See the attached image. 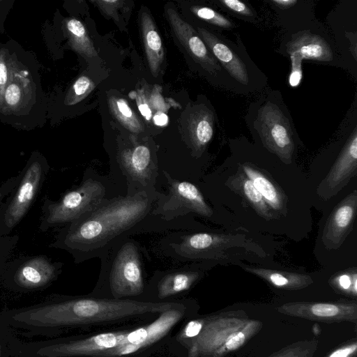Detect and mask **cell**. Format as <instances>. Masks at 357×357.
<instances>
[{
	"label": "cell",
	"instance_id": "cell-34",
	"mask_svg": "<svg viewBox=\"0 0 357 357\" xmlns=\"http://www.w3.org/2000/svg\"><path fill=\"white\" fill-rule=\"evenodd\" d=\"M136 100L138 109L142 115L144 116L146 120H150L152 117V112L149 107L143 91H139Z\"/></svg>",
	"mask_w": 357,
	"mask_h": 357
},
{
	"label": "cell",
	"instance_id": "cell-11",
	"mask_svg": "<svg viewBox=\"0 0 357 357\" xmlns=\"http://www.w3.org/2000/svg\"><path fill=\"white\" fill-rule=\"evenodd\" d=\"M166 14L175 36L195 61L210 73L220 72L221 66L195 29L181 19L173 8L167 7Z\"/></svg>",
	"mask_w": 357,
	"mask_h": 357
},
{
	"label": "cell",
	"instance_id": "cell-35",
	"mask_svg": "<svg viewBox=\"0 0 357 357\" xmlns=\"http://www.w3.org/2000/svg\"><path fill=\"white\" fill-rule=\"evenodd\" d=\"M245 335L238 332L231 336L225 343L226 347L229 350H234L243 344L245 341Z\"/></svg>",
	"mask_w": 357,
	"mask_h": 357
},
{
	"label": "cell",
	"instance_id": "cell-27",
	"mask_svg": "<svg viewBox=\"0 0 357 357\" xmlns=\"http://www.w3.org/2000/svg\"><path fill=\"white\" fill-rule=\"evenodd\" d=\"M291 59V72L289 77V85L296 87L299 85L302 79V60L294 54H289Z\"/></svg>",
	"mask_w": 357,
	"mask_h": 357
},
{
	"label": "cell",
	"instance_id": "cell-28",
	"mask_svg": "<svg viewBox=\"0 0 357 357\" xmlns=\"http://www.w3.org/2000/svg\"><path fill=\"white\" fill-rule=\"evenodd\" d=\"M202 326V323L199 320L190 321L183 327L178 334L177 337L178 340L183 343L186 340L196 337L201 332Z\"/></svg>",
	"mask_w": 357,
	"mask_h": 357
},
{
	"label": "cell",
	"instance_id": "cell-8",
	"mask_svg": "<svg viewBox=\"0 0 357 357\" xmlns=\"http://www.w3.org/2000/svg\"><path fill=\"white\" fill-rule=\"evenodd\" d=\"M169 193L160 198L157 208L153 211L155 215H162L166 219L193 212L204 217H211L213 210L206 202L199 190L188 181L173 179L164 172Z\"/></svg>",
	"mask_w": 357,
	"mask_h": 357
},
{
	"label": "cell",
	"instance_id": "cell-40",
	"mask_svg": "<svg viewBox=\"0 0 357 357\" xmlns=\"http://www.w3.org/2000/svg\"><path fill=\"white\" fill-rule=\"evenodd\" d=\"M1 344H0V357H1Z\"/></svg>",
	"mask_w": 357,
	"mask_h": 357
},
{
	"label": "cell",
	"instance_id": "cell-33",
	"mask_svg": "<svg viewBox=\"0 0 357 357\" xmlns=\"http://www.w3.org/2000/svg\"><path fill=\"white\" fill-rule=\"evenodd\" d=\"M21 97V91L18 85L10 84L6 89L5 100L11 106L18 103Z\"/></svg>",
	"mask_w": 357,
	"mask_h": 357
},
{
	"label": "cell",
	"instance_id": "cell-38",
	"mask_svg": "<svg viewBox=\"0 0 357 357\" xmlns=\"http://www.w3.org/2000/svg\"><path fill=\"white\" fill-rule=\"evenodd\" d=\"M271 2L281 8H288L294 6L298 1L296 0H273Z\"/></svg>",
	"mask_w": 357,
	"mask_h": 357
},
{
	"label": "cell",
	"instance_id": "cell-10",
	"mask_svg": "<svg viewBox=\"0 0 357 357\" xmlns=\"http://www.w3.org/2000/svg\"><path fill=\"white\" fill-rule=\"evenodd\" d=\"M357 174V132L354 128L329 172L317 186L324 200L336 195Z\"/></svg>",
	"mask_w": 357,
	"mask_h": 357
},
{
	"label": "cell",
	"instance_id": "cell-31",
	"mask_svg": "<svg viewBox=\"0 0 357 357\" xmlns=\"http://www.w3.org/2000/svg\"><path fill=\"white\" fill-rule=\"evenodd\" d=\"M311 310L318 317H333L337 314L338 307L332 304L317 303L312 306Z\"/></svg>",
	"mask_w": 357,
	"mask_h": 357
},
{
	"label": "cell",
	"instance_id": "cell-3",
	"mask_svg": "<svg viewBox=\"0 0 357 357\" xmlns=\"http://www.w3.org/2000/svg\"><path fill=\"white\" fill-rule=\"evenodd\" d=\"M184 307L168 310L149 325L132 331L98 333L84 339L39 349L43 357H123L147 347L162 338L182 319Z\"/></svg>",
	"mask_w": 357,
	"mask_h": 357
},
{
	"label": "cell",
	"instance_id": "cell-5",
	"mask_svg": "<svg viewBox=\"0 0 357 357\" xmlns=\"http://www.w3.org/2000/svg\"><path fill=\"white\" fill-rule=\"evenodd\" d=\"M255 127L263 145L280 160L289 165L295 149L290 119L279 105L266 101L258 109Z\"/></svg>",
	"mask_w": 357,
	"mask_h": 357
},
{
	"label": "cell",
	"instance_id": "cell-25",
	"mask_svg": "<svg viewBox=\"0 0 357 357\" xmlns=\"http://www.w3.org/2000/svg\"><path fill=\"white\" fill-rule=\"evenodd\" d=\"M192 12L197 17L217 27L231 29L234 26L230 20L211 8L195 6L192 8Z\"/></svg>",
	"mask_w": 357,
	"mask_h": 357
},
{
	"label": "cell",
	"instance_id": "cell-29",
	"mask_svg": "<svg viewBox=\"0 0 357 357\" xmlns=\"http://www.w3.org/2000/svg\"><path fill=\"white\" fill-rule=\"evenodd\" d=\"M220 2L236 14L246 17L253 16L252 11L244 2L238 0H220Z\"/></svg>",
	"mask_w": 357,
	"mask_h": 357
},
{
	"label": "cell",
	"instance_id": "cell-24",
	"mask_svg": "<svg viewBox=\"0 0 357 357\" xmlns=\"http://www.w3.org/2000/svg\"><path fill=\"white\" fill-rule=\"evenodd\" d=\"M109 107L116 119L132 132H140L143 130L137 116L123 98L112 96L109 99Z\"/></svg>",
	"mask_w": 357,
	"mask_h": 357
},
{
	"label": "cell",
	"instance_id": "cell-9",
	"mask_svg": "<svg viewBox=\"0 0 357 357\" xmlns=\"http://www.w3.org/2000/svg\"><path fill=\"white\" fill-rule=\"evenodd\" d=\"M198 34L221 67L237 82H251V62L240 53L234 44L206 29L198 27Z\"/></svg>",
	"mask_w": 357,
	"mask_h": 357
},
{
	"label": "cell",
	"instance_id": "cell-32",
	"mask_svg": "<svg viewBox=\"0 0 357 357\" xmlns=\"http://www.w3.org/2000/svg\"><path fill=\"white\" fill-rule=\"evenodd\" d=\"M99 8L107 15L113 17H116V12L117 8H120L123 1H96Z\"/></svg>",
	"mask_w": 357,
	"mask_h": 357
},
{
	"label": "cell",
	"instance_id": "cell-30",
	"mask_svg": "<svg viewBox=\"0 0 357 357\" xmlns=\"http://www.w3.org/2000/svg\"><path fill=\"white\" fill-rule=\"evenodd\" d=\"M357 274L356 268L354 270L346 271L340 273L335 280L338 284L344 289H348L351 286L356 289Z\"/></svg>",
	"mask_w": 357,
	"mask_h": 357
},
{
	"label": "cell",
	"instance_id": "cell-12",
	"mask_svg": "<svg viewBox=\"0 0 357 357\" xmlns=\"http://www.w3.org/2000/svg\"><path fill=\"white\" fill-rule=\"evenodd\" d=\"M357 211V191L340 202L331 213L322 232L321 241L328 250H337L351 231Z\"/></svg>",
	"mask_w": 357,
	"mask_h": 357
},
{
	"label": "cell",
	"instance_id": "cell-13",
	"mask_svg": "<svg viewBox=\"0 0 357 357\" xmlns=\"http://www.w3.org/2000/svg\"><path fill=\"white\" fill-rule=\"evenodd\" d=\"M41 174V165L37 162L26 171L17 192L5 214V223L8 227H14L26 213L38 188Z\"/></svg>",
	"mask_w": 357,
	"mask_h": 357
},
{
	"label": "cell",
	"instance_id": "cell-6",
	"mask_svg": "<svg viewBox=\"0 0 357 357\" xmlns=\"http://www.w3.org/2000/svg\"><path fill=\"white\" fill-rule=\"evenodd\" d=\"M106 189L99 181L88 178L73 190L49 207L47 222L51 224L73 222L94 209L105 199Z\"/></svg>",
	"mask_w": 357,
	"mask_h": 357
},
{
	"label": "cell",
	"instance_id": "cell-20",
	"mask_svg": "<svg viewBox=\"0 0 357 357\" xmlns=\"http://www.w3.org/2000/svg\"><path fill=\"white\" fill-rule=\"evenodd\" d=\"M214 118L206 107H200L189 119L188 132L193 147L197 151L204 149L213 135Z\"/></svg>",
	"mask_w": 357,
	"mask_h": 357
},
{
	"label": "cell",
	"instance_id": "cell-39",
	"mask_svg": "<svg viewBox=\"0 0 357 357\" xmlns=\"http://www.w3.org/2000/svg\"><path fill=\"white\" fill-rule=\"evenodd\" d=\"M7 81V69L3 62H0V85H4Z\"/></svg>",
	"mask_w": 357,
	"mask_h": 357
},
{
	"label": "cell",
	"instance_id": "cell-18",
	"mask_svg": "<svg viewBox=\"0 0 357 357\" xmlns=\"http://www.w3.org/2000/svg\"><path fill=\"white\" fill-rule=\"evenodd\" d=\"M227 184L233 191L241 195L261 218L266 220L278 218L252 182L242 171H238L234 176L228 180Z\"/></svg>",
	"mask_w": 357,
	"mask_h": 357
},
{
	"label": "cell",
	"instance_id": "cell-17",
	"mask_svg": "<svg viewBox=\"0 0 357 357\" xmlns=\"http://www.w3.org/2000/svg\"><path fill=\"white\" fill-rule=\"evenodd\" d=\"M141 28L149 66L152 75L157 77L164 60V49L155 24L147 11H142Z\"/></svg>",
	"mask_w": 357,
	"mask_h": 357
},
{
	"label": "cell",
	"instance_id": "cell-14",
	"mask_svg": "<svg viewBox=\"0 0 357 357\" xmlns=\"http://www.w3.org/2000/svg\"><path fill=\"white\" fill-rule=\"evenodd\" d=\"M120 165L132 181H138L146 188L156 175L151 151L145 145L123 150L120 155Z\"/></svg>",
	"mask_w": 357,
	"mask_h": 357
},
{
	"label": "cell",
	"instance_id": "cell-16",
	"mask_svg": "<svg viewBox=\"0 0 357 357\" xmlns=\"http://www.w3.org/2000/svg\"><path fill=\"white\" fill-rule=\"evenodd\" d=\"M241 167V171L252 182L269 207L278 214L286 215L287 197L280 188L263 172L250 163L245 162Z\"/></svg>",
	"mask_w": 357,
	"mask_h": 357
},
{
	"label": "cell",
	"instance_id": "cell-36",
	"mask_svg": "<svg viewBox=\"0 0 357 357\" xmlns=\"http://www.w3.org/2000/svg\"><path fill=\"white\" fill-rule=\"evenodd\" d=\"M154 123L157 126H163L167 124L168 117L167 114L162 112H157L153 116Z\"/></svg>",
	"mask_w": 357,
	"mask_h": 357
},
{
	"label": "cell",
	"instance_id": "cell-22",
	"mask_svg": "<svg viewBox=\"0 0 357 357\" xmlns=\"http://www.w3.org/2000/svg\"><path fill=\"white\" fill-rule=\"evenodd\" d=\"M248 272L259 275L276 287H291L307 282L309 277L305 275L264 268L256 266H243Z\"/></svg>",
	"mask_w": 357,
	"mask_h": 357
},
{
	"label": "cell",
	"instance_id": "cell-21",
	"mask_svg": "<svg viewBox=\"0 0 357 357\" xmlns=\"http://www.w3.org/2000/svg\"><path fill=\"white\" fill-rule=\"evenodd\" d=\"M199 273L191 269H179L165 273L158 284V296L164 299L188 290L198 280Z\"/></svg>",
	"mask_w": 357,
	"mask_h": 357
},
{
	"label": "cell",
	"instance_id": "cell-4",
	"mask_svg": "<svg viewBox=\"0 0 357 357\" xmlns=\"http://www.w3.org/2000/svg\"><path fill=\"white\" fill-rule=\"evenodd\" d=\"M137 243L132 240L117 241L102 257L108 268V283L115 298L137 296L144 290L142 264Z\"/></svg>",
	"mask_w": 357,
	"mask_h": 357
},
{
	"label": "cell",
	"instance_id": "cell-19",
	"mask_svg": "<svg viewBox=\"0 0 357 357\" xmlns=\"http://www.w3.org/2000/svg\"><path fill=\"white\" fill-rule=\"evenodd\" d=\"M55 268L48 261L36 257L24 264L16 274V281L26 288H37L47 284L54 277Z\"/></svg>",
	"mask_w": 357,
	"mask_h": 357
},
{
	"label": "cell",
	"instance_id": "cell-37",
	"mask_svg": "<svg viewBox=\"0 0 357 357\" xmlns=\"http://www.w3.org/2000/svg\"><path fill=\"white\" fill-rule=\"evenodd\" d=\"M356 348V346L354 345V347H351L337 350L333 353L330 357H347L351 353L355 351Z\"/></svg>",
	"mask_w": 357,
	"mask_h": 357
},
{
	"label": "cell",
	"instance_id": "cell-23",
	"mask_svg": "<svg viewBox=\"0 0 357 357\" xmlns=\"http://www.w3.org/2000/svg\"><path fill=\"white\" fill-rule=\"evenodd\" d=\"M66 29L74 48L83 56L93 58L98 55L93 43L89 37L84 24L77 19H70L66 22Z\"/></svg>",
	"mask_w": 357,
	"mask_h": 357
},
{
	"label": "cell",
	"instance_id": "cell-2",
	"mask_svg": "<svg viewBox=\"0 0 357 357\" xmlns=\"http://www.w3.org/2000/svg\"><path fill=\"white\" fill-rule=\"evenodd\" d=\"M183 306L172 302L83 298L24 310L15 314L13 319L36 328H52L107 322L147 314H160Z\"/></svg>",
	"mask_w": 357,
	"mask_h": 357
},
{
	"label": "cell",
	"instance_id": "cell-26",
	"mask_svg": "<svg viewBox=\"0 0 357 357\" xmlns=\"http://www.w3.org/2000/svg\"><path fill=\"white\" fill-rule=\"evenodd\" d=\"M93 82L86 76L79 77L74 83L70 104L76 103L85 98L94 89Z\"/></svg>",
	"mask_w": 357,
	"mask_h": 357
},
{
	"label": "cell",
	"instance_id": "cell-15",
	"mask_svg": "<svg viewBox=\"0 0 357 357\" xmlns=\"http://www.w3.org/2000/svg\"><path fill=\"white\" fill-rule=\"evenodd\" d=\"M286 51L301 60L331 61L333 53L329 44L321 36L309 31L296 34L287 44Z\"/></svg>",
	"mask_w": 357,
	"mask_h": 357
},
{
	"label": "cell",
	"instance_id": "cell-7",
	"mask_svg": "<svg viewBox=\"0 0 357 357\" xmlns=\"http://www.w3.org/2000/svg\"><path fill=\"white\" fill-rule=\"evenodd\" d=\"M245 243L244 236L199 232L183 236L170 246L181 259H213L224 257L227 250Z\"/></svg>",
	"mask_w": 357,
	"mask_h": 357
},
{
	"label": "cell",
	"instance_id": "cell-1",
	"mask_svg": "<svg viewBox=\"0 0 357 357\" xmlns=\"http://www.w3.org/2000/svg\"><path fill=\"white\" fill-rule=\"evenodd\" d=\"M153 191L105 199L94 209L71 222L64 243L83 259L103 257L120 237L142 221L156 199Z\"/></svg>",
	"mask_w": 357,
	"mask_h": 357
}]
</instances>
